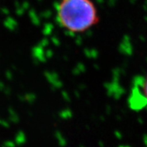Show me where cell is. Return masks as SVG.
Instances as JSON below:
<instances>
[{
  "mask_svg": "<svg viewBox=\"0 0 147 147\" xmlns=\"http://www.w3.org/2000/svg\"><path fill=\"white\" fill-rule=\"evenodd\" d=\"M142 96L147 103V75L142 79Z\"/></svg>",
  "mask_w": 147,
  "mask_h": 147,
  "instance_id": "cell-2",
  "label": "cell"
},
{
  "mask_svg": "<svg viewBox=\"0 0 147 147\" xmlns=\"http://www.w3.org/2000/svg\"><path fill=\"white\" fill-rule=\"evenodd\" d=\"M56 16L58 24L71 33H84L99 21L98 11L92 0H60Z\"/></svg>",
  "mask_w": 147,
  "mask_h": 147,
  "instance_id": "cell-1",
  "label": "cell"
}]
</instances>
